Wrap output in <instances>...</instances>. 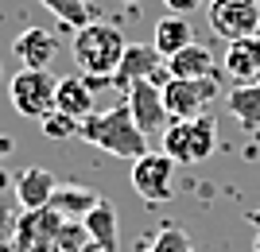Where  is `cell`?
I'll list each match as a JSON object with an SVG mask.
<instances>
[{"mask_svg": "<svg viewBox=\"0 0 260 252\" xmlns=\"http://www.w3.org/2000/svg\"><path fill=\"white\" fill-rule=\"evenodd\" d=\"M82 225H86V233L93 237V244H98L101 252H117V244H120V225H117V213H113V206H109L105 198H98V206L82 218Z\"/></svg>", "mask_w": 260, "mask_h": 252, "instance_id": "15", "label": "cell"}, {"mask_svg": "<svg viewBox=\"0 0 260 252\" xmlns=\"http://www.w3.org/2000/svg\"><path fill=\"white\" fill-rule=\"evenodd\" d=\"M194 43V27H190V20L186 16H163L159 23H155V35H152V47L159 51L163 58H171V55H179L183 47H190Z\"/></svg>", "mask_w": 260, "mask_h": 252, "instance_id": "13", "label": "cell"}, {"mask_svg": "<svg viewBox=\"0 0 260 252\" xmlns=\"http://www.w3.org/2000/svg\"><path fill=\"white\" fill-rule=\"evenodd\" d=\"M225 74L237 82V86H249V82H260V35H245L237 43H229L225 58Z\"/></svg>", "mask_w": 260, "mask_h": 252, "instance_id": "12", "label": "cell"}, {"mask_svg": "<svg viewBox=\"0 0 260 252\" xmlns=\"http://www.w3.org/2000/svg\"><path fill=\"white\" fill-rule=\"evenodd\" d=\"M0 78H4V66H0Z\"/></svg>", "mask_w": 260, "mask_h": 252, "instance_id": "26", "label": "cell"}, {"mask_svg": "<svg viewBox=\"0 0 260 252\" xmlns=\"http://www.w3.org/2000/svg\"><path fill=\"white\" fill-rule=\"evenodd\" d=\"M214 66L217 62H214V55H210V47L190 43V47H183L179 55L167 58V74L171 78H210V74H217Z\"/></svg>", "mask_w": 260, "mask_h": 252, "instance_id": "16", "label": "cell"}, {"mask_svg": "<svg viewBox=\"0 0 260 252\" xmlns=\"http://www.w3.org/2000/svg\"><path fill=\"white\" fill-rule=\"evenodd\" d=\"M39 128H43L47 140H74V136H82V121L70 117V113H62V109L47 113L43 121H39Z\"/></svg>", "mask_w": 260, "mask_h": 252, "instance_id": "19", "label": "cell"}, {"mask_svg": "<svg viewBox=\"0 0 260 252\" xmlns=\"http://www.w3.org/2000/svg\"><path fill=\"white\" fill-rule=\"evenodd\" d=\"M210 27L225 43H237L260 27V0H210Z\"/></svg>", "mask_w": 260, "mask_h": 252, "instance_id": "7", "label": "cell"}, {"mask_svg": "<svg viewBox=\"0 0 260 252\" xmlns=\"http://www.w3.org/2000/svg\"><path fill=\"white\" fill-rule=\"evenodd\" d=\"M229 113L241 121V128H260V82H249V86H233L225 93Z\"/></svg>", "mask_w": 260, "mask_h": 252, "instance_id": "17", "label": "cell"}, {"mask_svg": "<svg viewBox=\"0 0 260 252\" xmlns=\"http://www.w3.org/2000/svg\"><path fill=\"white\" fill-rule=\"evenodd\" d=\"M252 221H256V229H260V209H256V213H252Z\"/></svg>", "mask_w": 260, "mask_h": 252, "instance_id": "23", "label": "cell"}, {"mask_svg": "<svg viewBox=\"0 0 260 252\" xmlns=\"http://www.w3.org/2000/svg\"><path fill=\"white\" fill-rule=\"evenodd\" d=\"M124 93H128L124 105L132 109V121L140 124L148 136H152V132H163L167 124H171V113H167V101H163V86L159 82L144 78V82H132Z\"/></svg>", "mask_w": 260, "mask_h": 252, "instance_id": "8", "label": "cell"}, {"mask_svg": "<svg viewBox=\"0 0 260 252\" xmlns=\"http://www.w3.org/2000/svg\"><path fill=\"white\" fill-rule=\"evenodd\" d=\"M171 178H175V159L167 152H148L140 159H132V190L152 206L175 198Z\"/></svg>", "mask_w": 260, "mask_h": 252, "instance_id": "6", "label": "cell"}, {"mask_svg": "<svg viewBox=\"0 0 260 252\" xmlns=\"http://www.w3.org/2000/svg\"><path fill=\"white\" fill-rule=\"evenodd\" d=\"M8 101L20 117H31V121H43L47 113L58 109V78L47 74V70H31V66H20V74L8 82Z\"/></svg>", "mask_w": 260, "mask_h": 252, "instance_id": "4", "label": "cell"}, {"mask_svg": "<svg viewBox=\"0 0 260 252\" xmlns=\"http://www.w3.org/2000/svg\"><path fill=\"white\" fill-rule=\"evenodd\" d=\"M148 252H198L194 241H190V233L179 229V225H163L159 233L152 237V248Z\"/></svg>", "mask_w": 260, "mask_h": 252, "instance_id": "20", "label": "cell"}, {"mask_svg": "<svg viewBox=\"0 0 260 252\" xmlns=\"http://www.w3.org/2000/svg\"><path fill=\"white\" fill-rule=\"evenodd\" d=\"M256 252H260V229H256Z\"/></svg>", "mask_w": 260, "mask_h": 252, "instance_id": "24", "label": "cell"}, {"mask_svg": "<svg viewBox=\"0 0 260 252\" xmlns=\"http://www.w3.org/2000/svg\"><path fill=\"white\" fill-rule=\"evenodd\" d=\"M217 93H221L217 74H210V78H167V86H163V101H167L171 121H194V117H202Z\"/></svg>", "mask_w": 260, "mask_h": 252, "instance_id": "5", "label": "cell"}, {"mask_svg": "<svg viewBox=\"0 0 260 252\" xmlns=\"http://www.w3.org/2000/svg\"><path fill=\"white\" fill-rule=\"evenodd\" d=\"M163 152L183 167L206 163L217 152V121L206 117V113L194 117V121H171L163 128Z\"/></svg>", "mask_w": 260, "mask_h": 252, "instance_id": "3", "label": "cell"}, {"mask_svg": "<svg viewBox=\"0 0 260 252\" xmlns=\"http://www.w3.org/2000/svg\"><path fill=\"white\" fill-rule=\"evenodd\" d=\"M58 109L78 117V121H86L89 113H93V86H89L86 74H66L58 78Z\"/></svg>", "mask_w": 260, "mask_h": 252, "instance_id": "14", "label": "cell"}, {"mask_svg": "<svg viewBox=\"0 0 260 252\" xmlns=\"http://www.w3.org/2000/svg\"><path fill=\"white\" fill-rule=\"evenodd\" d=\"M120 4H136V0H120Z\"/></svg>", "mask_w": 260, "mask_h": 252, "instance_id": "25", "label": "cell"}, {"mask_svg": "<svg viewBox=\"0 0 260 252\" xmlns=\"http://www.w3.org/2000/svg\"><path fill=\"white\" fill-rule=\"evenodd\" d=\"M82 140L101 148V152H109V155H120V159L148 155V132L132 121L128 105H113L105 113H89L82 121Z\"/></svg>", "mask_w": 260, "mask_h": 252, "instance_id": "1", "label": "cell"}, {"mask_svg": "<svg viewBox=\"0 0 260 252\" xmlns=\"http://www.w3.org/2000/svg\"><path fill=\"white\" fill-rule=\"evenodd\" d=\"M167 8L175 12V16H190V12H198L202 8V0H163Z\"/></svg>", "mask_w": 260, "mask_h": 252, "instance_id": "21", "label": "cell"}, {"mask_svg": "<svg viewBox=\"0 0 260 252\" xmlns=\"http://www.w3.org/2000/svg\"><path fill=\"white\" fill-rule=\"evenodd\" d=\"M12 55L20 66H31V70H47L54 55H58V39H54L47 27H27L12 39Z\"/></svg>", "mask_w": 260, "mask_h": 252, "instance_id": "10", "label": "cell"}, {"mask_svg": "<svg viewBox=\"0 0 260 252\" xmlns=\"http://www.w3.org/2000/svg\"><path fill=\"white\" fill-rule=\"evenodd\" d=\"M124 47L128 43H124V35H120L117 23L89 20L86 27L74 31L70 51H74V62H78V70L86 78H109V82H113L120 58H124Z\"/></svg>", "mask_w": 260, "mask_h": 252, "instance_id": "2", "label": "cell"}, {"mask_svg": "<svg viewBox=\"0 0 260 252\" xmlns=\"http://www.w3.org/2000/svg\"><path fill=\"white\" fill-rule=\"evenodd\" d=\"M256 35H260V27H256Z\"/></svg>", "mask_w": 260, "mask_h": 252, "instance_id": "27", "label": "cell"}, {"mask_svg": "<svg viewBox=\"0 0 260 252\" xmlns=\"http://www.w3.org/2000/svg\"><path fill=\"white\" fill-rule=\"evenodd\" d=\"M39 4H43L62 27H70V31H78V27H86V23H89L86 0H39Z\"/></svg>", "mask_w": 260, "mask_h": 252, "instance_id": "18", "label": "cell"}, {"mask_svg": "<svg viewBox=\"0 0 260 252\" xmlns=\"http://www.w3.org/2000/svg\"><path fill=\"white\" fill-rule=\"evenodd\" d=\"M144 78H152V82H159V86H167V62H163V55L155 51V47L148 43H128L124 47V58H120L117 74H113V86L117 89H128L132 82H144Z\"/></svg>", "mask_w": 260, "mask_h": 252, "instance_id": "9", "label": "cell"}, {"mask_svg": "<svg viewBox=\"0 0 260 252\" xmlns=\"http://www.w3.org/2000/svg\"><path fill=\"white\" fill-rule=\"evenodd\" d=\"M16 202L23 209H47L58 194V178L47 171V167H27L23 175H16Z\"/></svg>", "mask_w": 260, "mask_h": 252, "instance_id": "11", "label": "cell"}, {"mask_svg": "<svg viewBox=\"0 0 260 252\" xmlns=\"http://www.w3.org/2000/svg\"><path fill=\"white\" fill-rule=\"evenodd\" d=\"M12 148H16V140H12V136H0V159L12 155Z\"/></svg>", "mask_w": 260, "mask_h": 252, "instance_id": "22", "label": "cell"}]
</instances>
